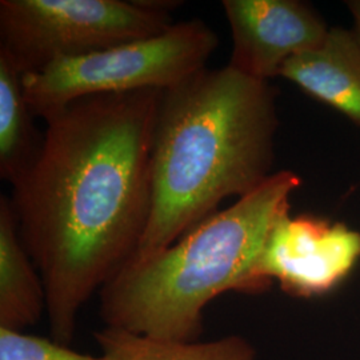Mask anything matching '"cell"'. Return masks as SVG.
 I'll return each mask as SVG.
<instances>
[{
    "label": "cell",
    "instance_id": "30bf717a",
    "mask_svg": "<svg viewBox=\"0 0 360 360\" xmlns=\"http://www.w3.org/2000/svg\"><path fill=\"white\" fill-rule=\"evenodd\" d=\"M101 360H257L252 345L239 335L210 342L155 339L115 328L95 333Z\"/></svg>",
    "mask_w": 360,
    "mask_h": 360
},
{
    "label": "cell",
    "instance_id": "8992f818",
    "mask_svg": "<svg viewBox=\"0 0 360 360\" xmlns=\"http://www.w3.org/2000/svg\"><path fill=\"white\" fill-rule=\"evenodd\" d=\"M359 260V231L288 211L271 229L257 275L267 288L275 281L285 294L309 299L331 292Z\"/></svg>",
    "mask_w": 360,
    "mask_h": 360
},
{
    "label": "cell",
    "instance_id": "7c38bea8",
    "mask_svg": "<svg viewBox=\"0 0 360 360\" xmlns=\"http://www.w3.org/2000/svg\"><path fill=\"white\" fill-rule=\"evenodd\" d=\"M0 360H101L53 339L0 328Z\"/></svg>",
    "mask_w": 360,
    "mask_h": 360
},
{
    "label": "cell",
    "instance_id": "ba28073f",
    "mask_svg": "<svg viewBox=\"0 0 360 360\" xmlns=\"http://www.w3.org/2000/svg\"><path fill=\"white\" fill-rule=\"evenodd\" d=\"M281 77L360 129V40L352 28L331 27L319 49L291 58Z\"/></svg>",
    "mask_w": 360,
    "mask_h": 360
},
{
    "label": "cell",
    "instance_id": "3957f363",
    "mask_svg": "<svg viewBox=\"0 0 360 360\" xmlns=\"http://www.w3.org/2000/svg\"><path fill=\"white\" fill-rule=\"evenodd\" d=\"M290 169L274 172L254 193L217 211L166 248L129 262L99 291L107 328L155 339L195 342L215 297L267 287L257 270L272 226L300 187Z\"/></svg>",
    "mask_w": 360,
    "mask_h": 360
},
{
    "label": "cell",
    "instance_id": "52a82bcc",
    "mask_svg": "<svg viewBox=\"0 0 360 360\" xmlns=\"http://www.w3.org/2000/svg\"><path fill=\"white\" fill-rule=\"evenodd\" d=\"M232 35L230 65L270 82L296 55L316 50L331 27L312 6L299 0H224Z\"/></svg>",
    "mask_w": 360,
    "mask_h": 360
},
{
    "label": "cell",
    "instance_id": "8fae6325",
    "mask_svg": "<svg viewBox=\"0 0 360 360\" xmlns=\"http://www.w3.org/2000/svg\"><path fill=\"white\" fill-rule=\"evenodd\" d=\"M34 117L23 74L0 51V178L11 184L32 165L41 146Z\"/></svg>",
    "mask_w": 360,
    "mask_h": 360
},
{
    "label": "cell",
    "instance_id": "9c48e42d",
    "mask_svg": "<svg viewBox=\"0 0 360 360\" xmlns=\"http://www.w3.org/2000/svg\"><path fill=\"white\" fill-rule=\"evenodd\" d=\"M46 312V288L22 242L8 196H0V328L25 333Z\"/></svg>",
    "mask_w": 360,
    "mask_h": 360
},
{
    "label": "cell",
    "instance_id": "5b68a950",
    "mask_svg": "<svg viewBox=\"0 0 360 360\" xmlns=\"http://www.w3.org/2000/svg\"><path fill=\"white\" fill-rule=\"evenodd\" d=\"M167 1L1 0L0 51L25 75L172 26Z\"/></svg>",
    "mask_w": 360,
    "mask_h": 360
},
{
    "label": "cell",
    "instance_id": "277c9868",
    "mask_svg": "<svg viewBox=\"0 0 360 360\" xmlns=\"http://www.w3.org/2000/svg\"><path fill=\"white\" fill-rule=\"evenodd\" d=\"M217 34L200 19L23 75L27 103L46 119L80 98L129 91H166L206 68L218 47Z\"/></svg>",
    "mask_w": 360,
    "mask_h": 360
},
{
    "label": "cell",
    "instance_id": "4fadbf2b",
    "mask_svg": "<svg viewBox=\"0 0 360 360\" xmlns=\"http://www.w3.org/2000/svg\"><path fill=\"white\" fill-rule=\"evenodd\" d=\"M347 4L348 11L352 15L354 20V31L358 35L360 40V0H349L346 3Z\"/></svg>",
    "mask_w": 360,
    "mask_h": 360
},
{
    "label": "cell",
    "instance_id": "7a4b0ae2",
    "mask_svg": "<svg viewBox=\"0 0 360 360\" xmlns=\"http://www.w3.org/2000/svg\"><path fill=\"white\" fill-rule=\"evenodd\" d=\"M279 127L276 90L230 65L163 91L151 150L153 202L135 254L150 257L270 178Z\"/></svg>",
    "mask_w": 360,
    "mask_h": 360
},
{
    "label": "cell",
    "instance_id": "6da1fadb",
    "mask_svg": "<svg viewBox=\"0 0 360 360\" xmlns=\"http://www.w3.org/2000/svg\"><path fill=\"white\" fill-rule=\"evenodd\" d=\"M162 90L80 98L52 112L32 165L10 198L46 288L51 339L70 346L79 312L142 240Z\"/></svg>",
    "mask_w": 360,
    "mask_h": 360
}]
</instances>
